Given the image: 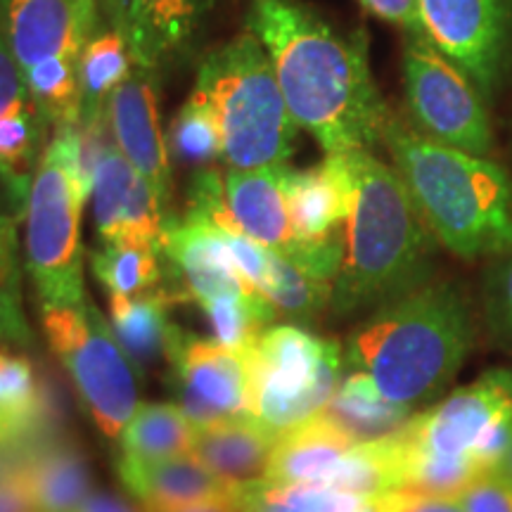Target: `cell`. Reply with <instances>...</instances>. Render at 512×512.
<instances>
[{
    "label": "cell",
    "mask_w": 512,
    "mask_h": 512,
    "mask_svg": "<svg viewBox=\"0 0 512 512\" xmlns=\"http://www.w3.org/2000/svg\"><path fill=\"white\" fill-rule=\"evenodd\" d=\"M370 15L394 24L406 34H425L420 17V0H358Z\"/></svg>",
    "instance_id": "38"
},
{
    "label": "cell",
    "mask_w": 512,
    "mask_h": 512,
    "mask_svg": "<svg viewBox=\"0 0 512 512\" xmlns=\"http://www.w3.org/2000/svg\"><path fill=\"white\" fill-rule=\"evenodd\" d=\"M256 290L268 299L275 316L302 325H311L323 316V311L330 309L332 299V283L313 278L271 249H268L264 278Z\"/></svg>",
    "instance_id": "29"
},
{
    "label": "cell",
    "mask_w": 512,
    "mask_h": 512,
    "mask_svg": "<svg viewBox=\"0 0 512 512\" xmlns=\"http://www.w3.org/2000/svg\"><path fill=\"white\" fill-rule=\"evenodd\" d=\"M425 36L491 98L512 72V0H420Z\"/></svg>",
    "instance_id": "12"
},
{
    "label": "cell",
    "mask_w": 512,
    "mask_h": 512,
    "mask_svg": "<svg viewBox=\"0 0 512 512\" xmlns=\"http://www.w3.org/2000/svg\"><path fill=\"white\" fill-rule=\"evenodd\" d=\"M29 448H0V512H38L24 479V458Z\"/></svg>",
    "instance_id": "36"
},
{
    "label": "cell",
    "mask_w": 512,
    "mask_h": 512,
    "mask_svg": "<svg viewBox=\"0 0 512 512\" xmlns=\"http://www.w3.org/2000/svg\"><path fill=\"white\" fill-rule=\"evenodd\" d=\"M216 0H128L124 36L133 64L162 79L188 62Z\"/></svg>",
    "instance_id": "17"
},
{
    "label": "cell",
    "mask_w": 512,
    "mask_h": 512,
    "mask_svg": "<svg viewBox=\"0 0 512 512\" xmlns=\"http://www.w3.org/2000/svg\"><path fill=\"white\" fill-rule=\"evenodd\" d=\"M24 479L38 512H76L93 491L88 458L74 441L60 437H48L29 448Z\"/></svg>",
    "instance_id": "23"
},
{
    "label": "cell",
    "mask_w": 512,
    "mask_h": 512,
    "mask_svg": "<svg viewBox=\"0 0 512 512\" xmlns=\"http://www.w3.org/2000/svg\"><path fill=\"white\" fill-rule=\"evenodd\" d=\"M247 31L271 57L292 119L325 155L382 145L392 112L373 79L366 31L342 34L304 0H249Z\"/></svg>",
    "instance_id": "1"
},
{
    "label": "cell",
    "mask_w": 512,
    "mask_h": 512,
    "mask_svg": "<svg viewBox=\"0 0 512 512\" xmlns=\"http://www.w3.org/2000/svg\"><path fill=\"white\" fill-rule=\"evenodd\" d=\"M252 413L275 434L313 418L335 396L344 347L299 325H273L249 349Z\"/></svg>",
    "instance_id": "10"
},
{
    "label": "cell",
    "mask_w": 512,
    "mask_h": 512,
    "mask_svg": "<svg viewBox=\"0 0 512 512\" xmlns=\"http://www.w3.org/2000/svg\"><path fill=\"white\" fill-rule=\"evenodd\" d=\"M287 209L302 245H323L344 238L349 219L351 178L347 155H325L311 169H287Z\"/></svg>",
    "instance_id": "18"
},
{
    "label": "cell",
    "mask_w": 512,
    "mask_h": 512,
    "mask_svg": "<svg viewBox=\"0 0 512 512\" xmlns=\"http://www.w3.org/2000/svg\"><path fill=\"white\" fill-rule=\"evenodd\" d=\"M159 79L133 64L131 74L114 88L107 102V128L121 155L150 183L159 204L171 214L174 202V171H171L169 140L159 121Z\"/></svg>",
    "instance_id": "14"
},
{
    "label": "cell",
    "mask_w": 512,
    "mask_h": 512,
    "mask_svg": "<svg viewBox=\"0 0 512 512\" xmlns=\"http://www.w3.org/2000/svg\"><path fill=\"white\" fill-rule=\"evenodd\" d=\"M162 252L140 245H100L91 254L93 275L110 297H136L157 290L162 283Z\"/></svg>",
    "instance_id": "32"
},
{
    "label": "cell",
    "mask_w": 512,
    "mask_h": 512,
    "mask_svg": "<svg viewBox=\"0 0 512 512\" xmlns=\"http://www.w3.org/2000/svg\"><path fill=\"white\" fill-rule=\"evenodd\" d=\"M162 256L176 273V302H195L226 292H252L230 249L228 235L200 216L166 219Z\"/></svg>",
    "instance_id": "15"
},
{
    "label": "cell",
    "mask_w": 512,
    "mask_h": 512,
    "mask_svg": "<svg viewBox=\"0 0 512 512\" xmlns=\"http://www.w3.org/2000/svg\"><path fill=\"white\" fill-rule=\"evenodd\" d=\"M117 470L133 498H138L150 512L233 498L240 491V484H230L214 475L195 456L164 460H133L121 456Z\"/></svg>",
    "instance_id": "19"
},
{
    "label": "cell",
    "mask_w": 512,
    "mask_h": 512,
    "mask_svg": "<svg viewBox=\"0 0 512 512\" xmlns=\"http://www.w3.org/2000/svg\"><path fill=\"white\" fill-rule=\"evenodd\" d=\"M275 441L278 434L268 430L256 415H245L197 430L190 456L230 484H254L266 475Z\"/></svg>",
    "instance_id": "21"
},
{
    "label": "cell",
    "mask_w": 512,
    "mask_h": 512,
    "mask_svg": "<svg viewBox=\"0 0 512 512\" xmlns=\"http://www.w3.org/2000/svg\"><path fill=\"white\" fill-rule=\"evenodd\" d=\"M408 496L406 491L361 496L325 486H271L264 479L240 489L245 512H401Z\"/></svg>",
    "instance_id": "26"
},
{
    "label": "cell",
    "mask_w": 512,
    "mask_h": 512,
    "mask_svg": "<svg viewBox=\"0 0 512 512\" xmlns=\"http://www.w3.org/2000/svg\"><path fill=\"white\" fill-rule=\"evenodd\" d=\"M470 299L451 280H430L349 332L344 366L361 370L389 403L415 411L451 387L475 347Z\"/></svg>",
    "instance_id": "2"
},
{
    "label": "cell",
    "mask_w": 512,
    "mask_h": 512,
    "mask_svg": "<svg viewBox=\"0 0 512 512\" xmlns=\"http://www.w3.org/2000/svg\"><path fill=\"white\" fill-rule=\"evenodd\" d=\"M482 313L496 342L512 351V249L489 259L482 283Z\"/></svg>",
    "instance_id": "35"
},
{
    "label": "cell",
    "mask_w": 512,
    "mask_h": 512,
    "mask_svg": "<svg viewBox=\"0 0 512 512\" xmlns=\"http://www.w3.org/2000/svg\"><path fill=\"white\" fill-rule=\"evenodd\" d=\"M401 512H465L458 496H408Z\"/></svg>",
    "instance_id": "39"
},
{
    "label": "cell",
    "mask_w": 512,
    "mask_h": 512,
    "mask_svg": "<svg viewBox=\"0 0 512 512\" xmlns=\"http://www.w3.org/2000/svg\"><path fill=\"white\" fill-rule=\"evenodd\" d=\"M320 413L356 444L392 437L413 418V411L384 399L375 382L361 370L342 377L335 396Z\"/></svg>",
    "instance_id": "25"
},
{
    "label": "cell",
    "mask_w": 512,
    "mask_h": 512,
    "mask_svg": "<svg viewBox=\"0 0 512 512\" xmlns=\"http://www.w3.org/2000/svg\"><path fill=\"white\" fill-rule=\"evenodd\" d=\"M50 349L72 377L83 408L107 439H119L138 411V366L112 323L86 297L79 306L41 309Z\"/></svg>",
    "instance_id": "9"
},
{
    "label": "cell",
    "mask_w": 512,
    "mask_h": 512,
    "mask_svg": "<svg viewBox=\"0 0 512 512\" xmlns=\"http://www.w3.org/2000/svg\"><path fill=\"white\" fill-rule=\"evenodd\" d=\"M458 498L465 512H512V477L496 467L467 484Z\"/></svg>",
    "instance_id": "37"
},
{
    "label": "cell",
    "mask_w": 512,
    "mask_h": 512,
    "mask_svg": "<svg viewBox=\"0 0 512 512\" xmlns=\"http://www.w3.org/2000/svg\"><path fill=\"white\" fill-rule=\"evenodd\" d=\"M501 470L505 472V475H510V477H512V439H510L508 453H505V458H503V465H501Z\"/></svg>",
    "instance_id": "44"
},
{
    "label": "cell",
    "mask_w": 512,
    "mask_h": 512,
    "mask_svg": "<svg viewBox=\"0 0 512 512\" xmlns=\"http://www.w3.org/2000/svg\"><path fill=\"white\" fill-rule=\"evenodd\" d=\"M138 178L140 174L121 155V150L114 145L112 136L102 140L98 157H95L91 185L95 230H98L102 245H119L121 242L124 216Z\"/></svg>",
    "instance_id": "30"
},
{
    "label": "cell",
    "mask_w": 512,
    "mask_h": 512,
    "mask_svg": "<svg viewBox=\"0 0 512 512\" xmlns=\"http://www.w3.org/2000/svg\"><path fill=\"white\" fill-rule=\"evenodd\" d=\"M76 8H79L81 17L86 19V24H91L95 29V17H98V3L100 0H74Z\"/></svg>",
    "instance_id": "43"
},
{
    "label": "cell",
    "mask_w": 512,
    "mask_h": 512,
    "mask_svg": "<svg viewBox=\"0 0 512 512\" xmlns=\"http://www.w3.org/2000/svg\"><path fill=\"white\" fill-rule=\"evenodd\" d=\"M356 446L323 413L280 432L264 482L271 486H328L344 453Z\"/></svg>",
    "instance_id": "20"
},
{
    "label": "cell",
    "mask_w": 512,
    "mask_h": 512,
    "mask_svg": "<svg viewBox=\"0 0 512 512\" xmlns=\"http://www.w3.org/2000/svg\"><path fill=\"white\" fill-rule=\"evenodd\" d=\"M169 152L181 162L207 169L211 162L223 159V136L219 121L207 102L190 93L185 105L178 110L169 133Z\"/></svg>",
    "instance_id": "33"
},
{
    "label": "cell",
    "mask_w": 512,
    "mask_h": 512,
    "mask_svg": "<svg viewBox=\"0 0 512 512\" xmlns=\"http://www.w3.org/2000/svg\"><path fill=\"white\" fill-rule=\"evenodd\" d=\"M53 406L29 358L0 349V448L34 446L53 427Z\"/></svg>",
    "instance_id": "22"
},
{
    "label": "cell",
    "mask_w": 512,
    "mask_h": 512,
    "mask_svg": "<svg viewBox=\"0 0 512 512\" xmlns=\"http://www.w3.org/2000/svg\"><path fill=\"white\" fill-rule=\"evenodd\" d=\"M76 512H143L112 491H91V496L81 503ZM147 512V510H145Z\"/></svg>",
    "instance_id": "40"
},
{
    "label": "cell",
    "mask_w": 512,
    "mask_h": 512,
    "mask_svg": "<svg viewBox=\"0 0 512 512\" xmlns=\"http://www.w3.org/2000/svg\"><path fill=\"white\" fill-rule=\"evenodd\" d=\"M242 489V486H240ZM150 512V510H147ZM157 512H245L240 503V491L233 498H219V501H207V503H195L188 508H176V510H157Z\"/></svg>",
    "instance_id": "41"
},
{
    "label": "cell",
    "mask_w": 512,
    "mask_h": 512,
    "mask_svg": "<svg viewBox=\"0 0 512 512\" xmlns=\"http://www.w3.org/2000/svg\"><path fill=\"white\" fill-rule=\"evenodd\" d=\"M344 155L351 202L330 299L339 320L373 313L430 283L437 245L394 166L368 150Z\"/></svg>",
    "instance_id": "3"
},
{
    "label": "cell",
    "mask_w": 512,
    "mask_h": 512,
    "mask_svg": "<svg viewBox=\"0 0 512 512\" xmlns=\"http://www.w3.org/2000/svg\"><path fill=\"white\" fill-rule=\"evenodd\" d=\"M197 427L174 403H143L121 432V453L133 460H164L192 451Z\"/></svg>",
    "instance_id": "28"
},
{
    "label": "cell",
    "mask_w": 512,
    "mask_h": 512,
    "mask_svg": "<svg viewBox=\"0 0 512 512\" xmlns=\"http://www.w3.org/2000/svg\"><path fill=\"white\" fill-rule=\"evenodd\" d=\"M403 91L415 128L439 143L489 157L494 147L484 95L425 34L403 41Z\"/></svg>",
    "instance_id": "11"
},
{
    "label": "cell",
    "mask_w": 512,
    "mask_h": 512,
    "mask_svg": "<svg viewBox=\"0 0 512 512\" xmlns=\"http://www.w3.org/2000/svg\"><path fill=\"white\" fill-rule=\"evenodd\" d=\"M207 316L214 339L223 347L249 351L256 347L259 337L271 328L275 318L273 306L261 292H226L200 302Z\"/></svg>",
    "instance_id": "31"
},
{
    "label": "cell",
    "mask_w": 512,
    "mask_h": 512,
    "mask_svg": "<svg viewBox=\"0 0 512 512\" xmlns=\"http://www.w3.org/2000/svg\"><path fill=\"white\" fill-rule=\"evenodd\" d=\"M100 8H102V17H105L107 27L117 29L124 34L128 0H100Z\"/></svg>",
    "instance_id": "42"
},
{
    "label": "cell",
    "mask_w": 512,
    "mask_h": 512,
    "mask_svg": "<svg viewBox=\"0 0 512 512\" xmlns=\"http://www.w3.org/2000/svg\"><path fill=\"white\" fill-rule=\"evenodd\" d=\"M169 366L178 406L197 430L254 415L249 351L181 332Z\"/></svg>",
    "instance_id": "13"
},
{
    "label": "cell",
    "mask_w": 512,
    "mask_h": 512,
    "mask_svg": "<svg viewBox=\"0 0 512 512\" xmlns=\"http://www.w3.org/2000/svg\"><path fill=\"white\" fill-rule=\"evenodd\" d=\"M79 124L53 131L27 200V271L41 309L79 306L83 290L81 214L91 197Z\"/></svg>",
    "instance_id": "7"
},
{
    "label": "cell",
    "mask_w": 512,
    "mask_h": 512,
    "mask_svg": "<svg viewBox=\"0 0 512 512\" xmlns=\"http://www.w3.org/2000/svg\"><path fill=\"white\" fill-rule=\"evenodd\" d=\"M174 294L164 287L136 294V297H110V320L121 347L136 366L169 363L181 337V328L169 320V306Z\"/></svg>",
    "instance_id": "24"
},
{
    "label": "cell",
    "mask_w": 512,
    "mask_h": 512,
    "mask_svg": "<svg viewBox=\"0 0 512 512\" xmlns=\"http://www.w3.org/2000/svg\"><path fill=\"white\" fill-rule=\"evenodd\" d=\"M0 339L19 347H27L31 342V330L22 306L15 223L3 214H0Z\"/></svg>",
    "instance_id": "34"
},
{
    "label": "cell",
    "mask_w": 512,
    "mask_h": 512,
    "mask_svg": "<svg viewBox=\"0 0 512 512\" xmlns=\"http://www.w3.org/2000/svg\"><path fill=\"white\" fill-rule=\"evenodd\" d=\"M48 119L0 38V183L17 207H27L31 183L48 140Z\"/></svg>",
    "instance_id": "16"
},
{
    "label": "cell",
    "mask_w": 512,
    "mask_h": 512,
    "mask_svg": "<svg viewBox=\"0 0 512 512\" xmlns=\"http://www.w3.org/2000/svg\"><path fill=\"white\" fill-rule=\"evenodd\" d=\"M192 95L207 102L219 121L228 169L287 166L292 159L299 126L287 110L271 57L252 31L204 55Z\"/></svg>",
    "instance_id": "6"
},
{
    "label": "cell",
    "mask_w": 512,
    "mask_h": 512,
    "mask_svg": "<svg viewBox=\"0 0 512 512\" xmlns=\"http://www.w3.org/2000/svg\"><path fill=\"white\" fill-rule=\"evenodd\" d=\"M93 34L74 0H0V38L55 131L79 124L81 55Z\"/></svg>",
    "instance_id": "8"
},
{
    "label": "cell",
    "mask_w": 512,
    "mask_h": 512,
    "mask_svg": "<svg viewBox=\"0 0 512 512\" xmlns=\"http://www.w3.org/2000/svg\"><path fill=\"white\" fill-rule=\"evenodd\" d=\"M131 69L133 57L121 31L105 27L88 38L81 55V131L107 128V102Z\"/></svg>",
    "instance_id": "27"
},
{
    "label": "cell",
    "mask_w": 512,
    "mask_h": 512,
    "mask_svg": "<svg viewBox=\"0 0 512 512\" xmlns=\"http://www.w3.org/2000/svg\"><path fill=\"white\" fill-rule=\"evenodd\" d=\"M394 437L406 494L460 496L479 475L501 467L508 453L512 370H486L413 415Z\"/></svg>",
    "instance_id": "5"
},
{
    "label": "cell",
    "mask_w": 512,
    "mask_h": 512,
    "mask_svg": "<svg viewBox=\"0 0 512 512\" xmlns=\"http://www.w3.org/2000/svg\"><path fill=\"white\" fill-rule=\"evenodd\" d=\"M382 145L437 245L465 261L512 249V178L501 164L439 143L394 114Z\"/></svg>",
    "instance_id": "4"
}]
</instances>
